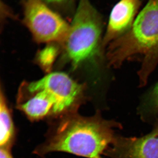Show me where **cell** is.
<instances>
[{"label": "cell", "mask_w": 158, "mask_h": 158, "mask_svg": "<svg viewBox=\"0 0 158 158\" xmlns=\"http://www.w3.org/2000/svg\"><path fill=\"white\" fill-rule=\"evenodd\" d=\"M59 52L58 47L50 43L39 52L37 56L39 65L47 72L51 73L55 60Z\"/></svg>", "instance_id": "8fae6325"}, {"label": "cell", "mask_w": 158, "mask_h": 158, "mask_svg": "<svg viewBox=\"0 0 158 158\" xmlns=\"http://www.w3.org/2000/svg\"><path fill=\"white\" fill-rule=\"evenodd\" d=\"M29 94L40 89L51 92L56 97L57 105L52 117L58 118L77 112L84 97V88L64 73H50L38 81L24 84Z\"/></svg>", "instance_id": "5b68a950"}, {"label": "cell", "mask_w": 158, "mask_h": 158, "mask_svg": "<svg viewBox=\"0 0 158 158\" xmlns=\"http://www.w3.org/2000/svg\"><path fill=\"white\" fill-rule=\"evenodd\" d=\"M141 5V0H119L113 6L103 37L104 49L131 28Z\"/></svg>", "instance_id": "52a82bcc"}, {"label": "cell", "mask_w": 158, "mask_h": 158, "mask_svg": "<svg viewBox=\"0 0 158 158\" xmlns=\"http://www.w3.org/2000/svg\"><path fill=\"white\" fill-rule=\"evenodd\" d=\"M137 57L141 62L139 85L143 87L158 65V0L148 1L131 28L111 42L106 53L108 66L114 68Z\"/></svg>", "instance_id": "7a4b0ae2"}, {"label": "cell", "mask_w": 158, "mask_h": 158, "mask_svg": "<svg viewBox=\"0 0 158 158\" xmlns=\"http://www.w3.org/2000/svg\"><path fill=\"white\" fill-rule=\"evenodd\" d=\"M104 155L111 158H158V118L152 131L143 137L115 135Z\"/></svg>", "instance_id": "8992f818"}, {"label": "cell", "mask_w": 158, "mask_h": 158, "mask_svg": "<svg viewBox=\"0 0 158 158\" xmlns=\"http://www.w3.org/2000/svg\"><path fill=\"white\" fill-rule=\"evenodd\" d=\"M0 158H14L10 148H0Z\"/></svg>", "instance_id": "4fadbf2b"}, {"label": "cell", "mask_w": 158, "mask_h": 158, "mask_svg": "<svg viewBox=\"0 0 158 158\" xmlns=\"http://www.w3.org/2000/svg\"><path fill=\"white\" fill-rule=\"evenodd\" d=\"M23 23L37 42H63L69 26L42 0H23Z\"/></svg>", "instance_id": "277c9868"}, {"label": "cell", "mask_w": 158, "mask_h": 158, "mask_svg": "<svg viewBox=\"0 0 158 158\" xmlns=\"http://www.w3.org/2000/svg\"><path fill=\"white\" fill-rule=\"evenodd\" d=\"M48 6H56V7H62L69 4L71 0H42Z\"/></svg>", "instance_id": "7c38bea8"}, {"label": "cell", "mask_w": 158, "mask_h": 158, "mask_svg": "<svg viewBox=\"0 0 158 158\" xmlns=\"http://www.w3.org/2000/svg\"><path fill=\"white\" fill-rule=\"evenodd\" d=\"M144 120L158 116V82L145 95L139 109Z\"/></svg>", "instance_id": "30bf717a"}, {"label": "cell", "mask_w": 158, "mask_h": 158, "mask_svg": "<svg viewBox=\"0 0 158 158\" xmlns=\"http://www.w3.org/2000/svg\"><path fill=\"white\" fill-rule=\"evenodd\" d=\"M48 137L35 149L36 154L63 152L87 158H103L112 144L114 130L120 123L103 118L98 111L91 116H81L77 112L58 117Z\"/></svg>", "instance_id": "6da1fadb"}, {"label": "cell", "mask_w": 158, "mask_h": 158, "mask_svg": "<svg viewBox=\"0 0 158 158\" xmlns=\"http://www.w3.org/2000/svg\"><path fill=\"white\" fill-rule=\"evenodd\" d=\"M57 100L55 96L48 90L41 89L29 94L18 108L31 121H38L52 116Z\"/></svg>", "instance_id": "ba28073f"}, {"label": "cell", "mask_w": 158, "mask_h": 158, "mask_svg": "<svg viewBox=\"0 0 158 158\" xmlns=\"http://www.w3.org/2000/svg\"><path fill=\"white\" fill-rule=\"evenodd\" d=\"M15 138L13 118L5 92L1 87L0 92V148H10Z\"/></svg>", "instance_id": "9c48e42d"}, {"label": "cell", "mask_w": 158, "mask_h": 158, "mask_svg": "<svg viewBox=\"0 0 158 158\" xmlns=\"http://www.w3.org/2000/svg\"><path fill=\"white\" fill-rule=\"evenodd\" d=\"M102 16L90 0H79L69 31L63 41L64 58L76 69L85 62L105 57Z\"/></svg>", "instance_id": "3957f363"}]
</instances>
